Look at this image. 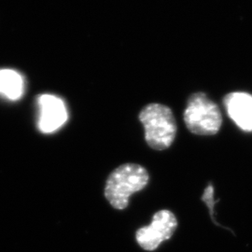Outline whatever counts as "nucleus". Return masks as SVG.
Returning a JSON list of instances; mask_svg holds the SVG:
<instances>
[{
    "mask_svg": "<svg viewBox=\"0 0 252 252\" xmlns=\"http://www.w3.org/2000/svg\"><path fill=\"white\" fill-rule=\"evenodd\" d=\"M39 108L38 128L50 134L58 130L67 120V109L63 100L53 94H42L37 100Z\"/></svg>",
    "mask_w": 252,
    "mask_h": 252,
    "instance_id": "39448f33",
    "label": "nucleus"
},
{
    "mask_svg": "<svg viewBox=\"0 0 252 252\" xmlns=\"http://www.w3.org/2000/svg\"><path fill=\"white\" fill-rule=\"evenodd\" d=\"M178 227V220L170 210L162 209L154 214L149 226L138 229L135 233L137 244L147 252H153L161 244L171 238Z\"/></svg>",
    "mask_w": 252,
    "mask_h": 252,
    "instance_id": "20e7f679",
    "label": "nucleus"
},
{
    "mask_svg": "<svg viewBox=\"0 0 252 252\" xmlns=\"http://www.w3.org/2000/svg\"><path fill=\"white\" fill-rule=\"evenodd\" d=\"M184 122L192 134L216 135L222 124V117L216 104L203 93L192 94L184 112Z\"/></svg>",
    "mask_w": 252,
    "mask_h": 252,
    "instance_id": "7ed1b4c3",
    "label": "nucleus"
},
{
    "mask_svg": "<svg viewBox=\"0 0 252 252\" xmlns=\"http://www.w3.org/2000/svg\"><path fill=\"white\" fill-rule=\"evenodd\" d=\"M144 126L145 139L155 151L168 149L177 135V124L171 109L161 104H150L139 114Z\"/></svg>",
    "mask_w": 252,
    "mask_h": 252,
    "instance_id": "f03ea898",
    "label": "nucleus"
},
{
    "mask_svg": "<svg viewBox=\"0 0 252 252\" xmlns=\"http://www.w3.org/2000/svg\"><path fill=\"white\" fill-rule=\"evenodd\" d=\"M230 118L244 131H252V95L246 93L229 94L224 99Z\"/></svg>",
    "mask_w": 252,
    "mask_h": 252,
    "instance_id": "423d86ee",
    "label": "nucleus"
},
{
    "mask_svg": "<svg viewBox=\"0 0 252 252\" xmlns=\"http://www.w3.org/2000/svg\"><path fill=\"white\" fill-rule=\"evenodd\" d=\"M149 173L136 163H125L111 172L105 187V196L115 209L128 207L132 194L142 190L149 183Z\"/></svg>",
    "mask_w": 252,
    "mask_h": 252,
    "instance_id": "f257e3e1",
    "label": "nucleus"
},
{
    "mask_svg": "<svg viewBox=\"0 0 252 252\" xmlns=\"http://www.w3.org/2000/svg\"><path fill=\"white\" fill-rule=\"evenodd\" d=\"M213 195H214V189H213V186L211 185V184H209L208 186H207L206 189H205V191H204V194H203V197H202V200L207 204V207L209 208V211H210V216H211V219H212V220L214 221V223L217 224L216 221H215V219H214V216H213V212H214V209H213V207L215 206V201H214V198H213ZM218 225V224H217Z\"/></svg>",
    "mask_w": 252,
    "mask_h": 252,
    "instance_id": "6e6552de",
    "label": "nucleus"
},
{
    "mask_svg": "<svg viewBox=\"0 0 252 252\" xmlns=\"http://www.w3.org/2000/svg\"><path fill=\"white\" fill-rule=\"evenodd\" d=\"M25 90L24 78L12 69H0V94L9 100H18Z\"/></svg>",
    "mask_w": 252,
    "mask_h": 252,
    "instance_id": "0eeeda50",
    "label": "nucleus"
}]
</instances>
